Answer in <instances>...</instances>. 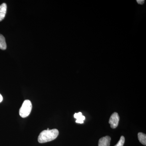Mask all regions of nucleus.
<instances>
[{"instance_id":"f257e3e1","label":"nucleus","mask_w":146,"mask_h":146,"mask_svg":"<svg viewBox=\"0 0 146 146\" xmlns=\"http://www.w3.org/2000/svg\"><path fill=\"white\" fill-rule=\"evenodd\" d=\"M58 134V131L56 129L51 130L49 129L43 131L39 135L38 138V142L40 143H43L53 141L57 138Z\"/></svg>"},{"instance_id":"f03ea898","label":"nucleus","mask_w":146,"mask_h":146,"mask_svg":"<svg viewBox=\"0 0 146 146\" xmlns=\"http://www.w3.org/2000/svg\"><path fill=\"white\" fill-rule=\"evenodd\" d=\"M32 105L31 102L26 100L22 105L19 111V114L22 117L25 118L29 116L31 112Z\"/></svg>"},{"instance_id":"7ed1b4c3","label":"nucleus","mask_w":146,"mask_h":146,"mask_svg":"<svg viewBox=\"0 0 146 146\" xmlns=\"http://www.w3.org/2000/svg\"><path fill=\"white\" fill-rule=\"evenodd\" d=\"M119 121V117L117 112H114L110 118L109 123L112 128H116L118 126Z\"/></svg>"},{"instance_id":"20e7f679","label":"nucleus","mask_w":146,"mask_h":146,"mask_svg":"<svg viewBox=\"0 0 146 146\" xmlns=\"http://www.w3.org/2000/svg\"><path fill=\"white\" fill-rule=\"evenodd\" d=\"M111 138L109 136L101 138L99 141L98 146H110Z\"/></svg>"},{"instance_id":"39448f33","label":"nucleus","mask_w":146,"mask_h":146,"mask_svg":"<svg viewBox=\"0 0 146 146\" xmlns=\"http://www.w3.org/2000/svg\"><path fill=\"white\" fill-rule=\"evenodd\" d=\"M7 9L6 4L3 3L0 5V22L3 21L5 17Z\"/></svg>"},{"instance_id":"423d86ee","label":"nucleus","mask_w":146,"mask_h":146,"mask_svg":"<svg viewBox=\"0 0 146 146\" xmlns=\"http://www.w3.org/2000/svg\"><path fill=\"white\" fill-rule=\"evenodd\" d=\"M74 117L76 119V122L79 123H83L84 121L85 120V117L84 116L82 115L81 112L78 113H75L74 115Z\"/></svg>"},{"instance_id":"0eeeda50","label":"nucleus","mask_w":146,"mask_h":146,"mask_svg":"<svg viewBox=\"0 0 146 146\" xmlns=\"http://www.w3.org/2000/svg\"><path fill=\"white\" fill-rule=\"evenodd\" d=\"M6 48L7 44L5 38L2 35L0 34V49L5 50Z\"/></svg>"},{"instance_id":"6e6552de","label":"nucleus","mask_w":146,"mask_h":146,"mask_svg":"<svg viewBox=\"0 0 146 146\" xmlns=\"http://www.w3.org/2000/svg\"><path fill=\"white\" fill-rule=\"evenodd\" d=\"M138 140L143 145H146V135L145 133L140 132L138 134Z\"/></svg>"},{"instance_id":"1a4fd4ad","label":"nucleus","mask_w":146,"mask_h":146,"mask_svg":"<svg viewBox=\"0 0 146 146\" xmlns=\"http://www.w3.org/2000/svg\"><path fill=\"white\" fill-rule=\"evenodd\" d=\"M125 139L124 137L123 136H121L120 138L119 141L116 144L115 146H123L124 144Z\"/></svg>"},{"instance_id":"9d476101","label":"nucleus","mask_w":146,"mask_h":146,"mask_svg":"<svg viewBox=\"0 0 146 146\" xmlns=\"http://www.w3.org/2000/svg\"><path fill=\"white\" fill-rule=\"evenodd\" d=\"M137 2L139 4L143 5L145 3V1H144V0H138V1H137Z\"/></svg>"},{"instance_id":"9b49d317","label":"nucleus","mask_w":146,"mask_h":146,"mask_svg":"<svg viewBox=\"0 0 146 146\" xmlns=\"http://www.w3.org/2000/svg\"><path fill=\"white\" fill-rule=\"evenodd\" d=\"M3 100V98L2 96V95L0 94V103L1 102H2Z\"/></svg>"}]
</instances>
